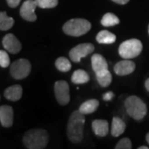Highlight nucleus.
I'll return each mask as SVG.
<instances>
[{
    "label": "nucleus",
    "instance_id": "f257e3e1",
    "mask_svg": "<svg viewBox=\"0 0 149 149\" xmlns=\"http://www.w3.org/2000/svg\"><path fill=\"white\" fill-rule=\"evenodd\" d=\"M85 118L80 110L74 111L70 116L67 123V137L73 143H79L83 139Z\"/></svg>",
    "mask_w": 149,
    "mask_h": 149
},
{
    "label": "nucleus",
    "instance_id": "f03ea898",
    "mask_svg": "<svg viewBox=\"0 0 149 149\" xmlns=\"http://www.w3.org/2000/svg\"><path fill=\"white\" fill-rule=\"evenodd\" d=\"M49 135L44 129H31L23 136V143L27 148L43 149L47 146Z\"/></svg>",
    "mask_w": 149,
    "mask_h": 149
},
{
    "label": "nucleus",
    "instance_id": "7ed1b4c3",
    "mask_svg": "<svg viewBox=\"0 0 149 149\" xmlns=\"http://www.w3.org/2000/svg\"><path fill=\"white\" fill-rule=\"evenodd\" d=\"M124 106L128 115L135 120L143 119L148 112L146 104L135 95L128 97L124 101Z\"/></svg>",
    "mask_w": 149,
    "mask_h": 149
},
{
    "label": "nucleus",
    "instance_id": "20e7f679",
    "mask_svg": "<svg viewBox=\"0 0 149 149\" xmlns=\"http://www.w3.org/2000/svg\"><path fill=\"white\" fill-rule=\"evenodd\" d=\"M91 23L84 18H73L66 22L62 27L63 32L72 37H80L89 32Z\"/></svg>",
    "mask_w": 149,
    "mask_h": 149
},
{
    "label": "nucleus",
    "instance_id": "39448f33",
    "mask_svg": "<svg viewBox=\"0 0 149 149\" xmlns=\"http://www.w3.org/2000/svg\"><path fill=\"white\" fill-rule=\"evenodd\" d=\"M143 50V44L139 39H129L120 44L118 54L123 59H133L140 55Z\"/></svg>",
    "mask_w": 149,
    "mask_h": 149
},
{
    "label": "nucleus",
    "instance_id": "423d86ee",
    "mask_svg": "<svg viewBox=\"0 0 149 149\" xmlns=\"http://www.w3.org/2000/svg\"><path fill=\"white\" fill-rule=\"evenodd\" d=\"M32 65L27 59L15 61L10 66V74L15 80H22L31 73Z\"/></svg>",
    "mask_w": 149,
    "mask_h": 149
},
{
    "label": "nucleus",
    "instance_id": "0eeeda50",
    "mask_svg": "<svg viewBox=\"0 0 149 149\" xmlns=\"http://www.w3.org/2000/svg\"><path fill=\"white\" fill-rule=\"evenodd\" d=\"M54 91L56 100L61 105H66L70 102V87L65 80H58L55 83Z\"/></svg>",
    "mask_w": 149,
    "mask_h": 149
},
{
    "label": "nucleus",
    "instance_id": "6e6552de",
    "mask_svg": "<svg viewBox=\"0 0 149 149\" xmlns=\"http://www.w3.org/2000/svg\"><path fill=\"white\" fill-rule=\"evenodd\" d=\"M95 50V47L91 43H81L73 47L70 52L69 56L70 60L74 62H80V60L92 53Z\"/></svg>",
    "mask_w": 149,
    "mask_h": 149
},
{
    "label": "nucleus",
    "instance_id": "1a4fd4ad",
    "mask_svg": "<svg viewBox=\"0 0 149 149\" xmlns=\"http://www.w3.org/2000/svg\"><path fill=\"white\" fill-rule=\"evenodd\" d=\"M37 7L35 0H26L20 8V15L24 19L28 22H35L37 17L35 13L36 8Z\"/></svg>",
    "mask_w": 149,
    "mask_h": 149
},
{
    "label": "nucleus",
    "instance_id": "9d476101",
    "mask_svg": "<svg viewBox=\"0 0 149 149\" xmlns=\"http://www.w3.org/2000/svg\"><path fill=\"white\" fill-rule=\"evenodd\" d=\"M3 46L8 52L13 54L18 53L22 50V44L13 34L8 33L3 39Z\"/></svg>",
    "mask_w": 149,
    "mask_h": 149
},
{
    "label": "nucleus",
    "instance_id": "9b49d317",
    "mask_svg": "<svg viewBox=\"0 0 149 149\" xmlns=\"http://www.w3.org/2000/svg\"><path fill=\"white\" fill-rule=\"evenodd\" d=\"M135 63L129 59H125L121 61H118L114 65V72L118 75H127L133 73L135 70Z\"/></svg>",
    "mask_w": 149,
    "mask_h": 149
},
{
    "label": "nucleus",
    "instance_id": "f8f14e48",
    "mask_svg": "<svg viewBox=\"0 0 149 149\" xmlns=\"http://www.w3.org/2000/svg\"><path fill=\"white\" fill-rule=\"evenodd\" d=\"M0 123L3 127L10 128L13 123V109L9 105L0 106Z\"/></svg>",
    "mask_w": 149,
    "mask_h": 149
},
{
    "label": "nucleus",
    "instance_id": "ddd939ff",
    "mask_svg": "<svg viewBox=\"0 0 149 149\" xmlns=\"http://www.w3.org/2000/svg\"><path fill=\"white\" fill-rule=\"evenodd\" d=\"M92 129L95 135L104 138L109 133V123L104 119H95L92 123Z\"/></svg>",
    "mask_w": 149,
    "mask_h": 149
},
{
    "label": "nucleus",
    "instance_id": "4468645a",
    "mask_svg": "<svg viewBox=\"0 0 149 149\" xmlns=\"http://www.w3.org/2000/svg\"><path fill=\"white\" fill-rule=\"evenodd\" d=\"M22 95V88L20 85H14L4 91V97L10 101H17Z\"/></svg>",
    "mask_w": 149,
    "mask_h": 149
},
{
    "label": "nucleus",
    "instance_id": "2eb2a0df",
    "mask_svg": "<svg viewBox=\"0 0 149 149\" xmlns=\"http://www.w3.org/2000/svg\"><path fill=\"white\" fill-rule=\"evenodd\" d=\"M91 65H92V69L95 73L108 69V63L106 60L100 54H94L92 56Z\"/></svg>",
    "mask_w": 149,
    "mask_h": 149
},
{
    "label": "nucleus",
    "instance_id": "dca6fc26",
    "mask_svg": "<svg viewBox=\"0 0 149 149\" xmlns=\"http://www.w3.org/2000/svg\"><path fill=\"white\" fill-rule=\"evenodd\" d=\"M126 128V124L121 118L113 117L112 119L111 134L113 137H119L124 133Z\"/></svg>",
    "mask_w": 149,
    "mask_h": 149
},
{
    "label": "nucleus",
    "instance_id": "f3484780",
    "mask_svg": "<svg viewBox=\"0 0 149 149\" xmlns=\"http://www.w3.org/2000/svg\"><path fill=\"white\" fill-rule=\"evenodd\" d=\"M96 41L100 44H113L116 41V36L107 30H103L97 34Z\"/></svg>",
    "mask_w": 149,
    "mask_h": 149
},
{
    "label": "nucleus",
    "instance_id": "a211bd4d",
    "mask_svg": "<svg viewBox=\"0 0 149 149\" xmlns=\"http://www.w3.org/2000/svg\"><path fill=\"white\" fill-rule=\"evenodd\" d=\"M71 81L75 85L85 84L90 81V75L83 70H76L71 75Z\"/></svg>",
    "mask_w": 149,
    "mask_h": 149
},
{
    "label": "nucleus",
    "instance_id": "6ab92c4d",
    "mask_svg": "<svg viewBox=\"0 0 149 149\" xmlns=\"http://www.w3.org/2000/svg\"><path fill=\"white\" fill-rule=\"evenodd\" d=\"M100 102L95 99L93 100H89L87 101L84 102L79 108L80 110L83 114H90L95 111L97 108L99 107Z\"/></svg>",
    "mask_w": 149,
    "mask_h": 149
},
{
    "label": "nucleus",
    "instance_id": "aec40b11",
    "mask_svg": "<svg viewBox=\"0 0 149 149\" xmlns=\"http://www.w3.org/2000/svg\"><path fill=\"white\" fill-rule=\"evenodd\" d=\"M96 79L102 87H108L112 82V74L109 70H104L96 73Z\"/></svg>",
    "mask_w": 149,
    "mask_h": 149
},
{
    "label": "nucleus",
    "instance_id": "412c9836",
    "mask_svg": "<svg viewBox=\"0 0 149 149\" xmlns=\"http://www.w3.org/2000/svg\"><path fill=\"white\" fill-rule=\"evenodd\" d=\"M14 24V19L7 15L6 12H0V30L8 31Z\"/></svg>",
    "mask_w": 149,
    "mask_h": 149
},
{
    "label": "nucleus",
    "instance_id": "4be33fe9",
    "mask_svg": "<svg viewBox=\"0 0 149 149\" xmlns=\"http://www.w3.org/2000/svg\"><path fill=\"white\" fill-rule=\"evenodd\" d=\"M119 23V19L116 15L111 13H105L101 19V24L104 27H113Z\"/></svg>",
    "mask_w": 149,
    "mask_h": 149
},
{
    "label": "nucleus",
    "instance_id": "5701e85b",
    "mask_svg": "<svg viewBox=\"0 0 149 149\" xmlns=\"http://www.w3.org/2000/svg\"><path fill=\"white\" fill-rule=\"evenodd\" d=\"M55 65L56 69L60 70L61 72H68L71 69L70 61L64 56H61L56 59L55 62Z\"/></svg>",
    "mask_w": 149,
    "mask_h": 149
},
{
    "label": "nucleus",
    "instance_id": "b1692460",
    "mask_svg": "<svg viewBox=\"0 0 149 149\" xmlns=\"http://www.w3.org/2000/svg\"><path fill=\"white\" fill-rule=\"evenodd\" d=\"M37 7L41 8H52L58 4V0H35Z\"/></svg>",
    "mask_w": 149,
    "mask_h": 149
},
{
    "label": "nucleus",
    "instance_id": "393cba45",
    "mask_svg": "<svg viewBox=\"0 0 149 149\" xmlns=\"http://www.w3.org/2000/svg\"><path fill=\"white\" fill-rule=\"evenodd\" d=\"M10 65V58L8 54L5 51H0V66L7 68Z\"/></svg>",
    "mask_w": 149,
    "mask_h": 149
},
{
    "label": "nucleus",
    "instance_id": "a878e982",
    "mask_svg": "<svg viewBox=\"0 0 149 149\" xmlns=\"http://www.w3.org/2000/svg\"><path fill=\"white\" fill-rule=\"evenodd\" d=\"M132 148V142L128 138L122 139L117 145L115 146V149H131Z\"/></svg>",
    "mask_w": 149,
    "mask_h": 149
},
{
    "label": "nucleus",
    "instance_id": "bb28decb",
    "mask_svg": "<svg viewBox=\"0 0 149 149\" xmlns=\"http://www.w3.org/2000/svg\"><path fill=\"white\" fill-rule=\"evenodd\" d=\"M113 97H114V94L111 91H109V92H107L103 95V100H105V101H109Z\"/></svg>",
    "mask_w": 149,
    "mask_h": 149
},
{
    "label": "nucleus",
    "instance_id": "cd10ccee",
    "mask_svg": "<svg viewBox=\"0 0 149 149\" xmlns=\"http://www.w3.org/2000/svg\"><path fill=\"white\" fill-rule=\"evenodd\" d=\"M21 0H7V3L10 8H16L19 5Z\"/></svg>",
    "mask_w": 149,
    "mask_h": 149
},
{
    "label": "nucleus",
    "instance_id": "c85d7f7f",
    "mask_svg": "<svg viewBox=\"0 0 149 149\" xmlns=\"http://www.w3.org/2000/svg\"><path fill=\"white\" fill-rule=\"evenodd\" d=\"M113 2L116 3H118V4H126L129 2V0H112Z\"/></svg>",
    "mask_w": 149,
    "mask_h": 149
},
{
    "label": "nucleus",
    "instance_id": "c756f323",
    "mask_svg": "<svg viewBox=\"0 0 149 149\" xmlns=\"http://www.w3.org/2000/svg\"><path fill=\"white\" fill-rule=\"evenodd\" d=\"M145 88H146V90L149 92V78L148 80H146V81H145Z\"/></svg>",
    "mask_w": 149,
    "mask_h": 149
},
{
    "label": "nucleus",
    "instance_id": "7c9ffc66",
    "mask_svg": "<svg viewBox=\"0 0 149 149\" xmlns=\"http://www.w3.org/2000/svg\"><path fill=\"white\" fill-rule=\"evenodd\" d=\"M139 149H148V147H147V146H141V147H139Z\"/></svg>",
    "mask_w": 149,
    "mask_h": 149
},
{
    "label": "nucleus",
    "instance_id": "2f4dec72",
    "mask_svg": "<svg viewBox=\"0 0 149 149\" xmlns=\"http://www.w3.org/2000/svg\"><path fill=\"white\" fill-rule=\"evenodd\" d=\"M146 140H147V142H148V143L149 144V133L146 135Z\"/></svg>",
    "mask_w": 149,
    "mask_h": 149
},
{
    "label": "nucleus",
    "instance_id": "473e14b6",
    "mask_svg": "<svg viewBox=\"0 0 149 149\" xmlns=\"http://www.w3.org/2000/svg\"><path fill=\"white\" fill-rule=\"evenodd\" d=\"M148 34H149V25H148Z\"/></svg>",
    "mask_w": 149,
    "mask_h": 149
}]
</instances>
